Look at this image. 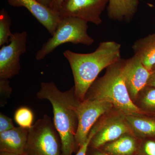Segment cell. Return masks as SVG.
Here are the masks:
<instances>
[{
    "mask_svg": "<svg viewBox=\"0 0 155 155\" xmlns=\"http://www.w3.org/2000/svg\"><path fill=\"white\" fill-rule=\"evenodd\" d=\"M121 45L114 41L101 43L96 50L89 54H79L69 50L63 53L69 62L74 78L75 96L84 100L87 91L100 72L120 60Z\"/></svg>",
    "mask_w": 155,
    "mask_h": 155,
    "instance_id": "cell-1",
    "label": "cell"
},
{
    "mask_svg": "<svg viewBox=\"0 0 155 155\" xmlns=\"http://www.w3.org/2000/svg\"><path fill=\"white\" fill-rule=\"evenodd\" d=\"M37 97L51 104L53 123L61 139L62 155H72L75 151V137L78 123L76 109L81 102L75 96L74 86L63 92L54 82H42Z\"/></svg>",
    "mask_w": 155,
    "mask_h": 155,
    "instance_id": "cell-2",
    "label": "cell"
},
{
    "mask_svg": "<svg viewBox=\"0 0 155 155\" xmlns=\"http://www.w3.org/2000/svg\"><path fill=\"white\" fill-rule=\"evenodd\" d=\"M124 62L121 59L107 67L105 75L97 78L89 88L85 99L108 102L125 116L147 115L130 97L122 73Z\"/></svg>",
    "mask_w": 155,
    "mask_h": 155,
    "instance_id": "cell-3",
    "label": "cell"
},
{
    "mask_svg": "<svg viewBox=\"0 0 155 155\" xmlns=\"http://www.w3.org/2000/svg\"><path fill=\"white\" fill-rule=\"evenodd\" d=\"M87 23L82 19L74 17L61 18L52 37L37 52L36 60H43L56 48L67 43L91 45L94 40L87 33Z\"/></svg>",
    "mask_w": 155,
    "mask_h": 155,
    "instance_id": "cell-4",
    "label": "cell"
},
{
    "mask_svg": "<svg viewBox=\"0 0 155 155\" xmlns=\"http://www.w3.org/2000/svg\"><path fill=\"white\" fill-rule=\"evenodd\" d=\"M61 139L49 116L45 115L28 130L23 155H61Z\"/></svg>",
    "mask_w": 155,
    "mask_h": 155,
    "instance_id": "cell-5",
    "label": "cell"
},
{
    "mask_svg": "<svg viewBox=\"0 0 155 155\" xmlns=\"http://www.w3.org/2000/svg\"><path fill=\"white\" fill-rule=\"evenodd\" d=\"M114 108L110 103L97 99H85L78 106V127L75 137V150L79 149L88 137L98 119Z\"/></svg>",
    "mask_w": 155,
    "mask_h": 155,
    "instance_id": "cell-6",
    "label": "cell"
},
{
    "mask_svg": "<svg viewBox=\"0 0 155 155\" xmlns=\"http://www.w3.org/2000/svg\"><path fill=\"white\" fill-rule=\"evenodd\" d=\"M27 33L13 34L10 43L0 49V78L10 79L18 75L20 69V56L26 52Z\"/></svg>",
    "mask_w": 155,
    "mask_h": 155,
    "instance_id": "cell-7",
    "label": "cell"
},
{
    "mask_svg": "<svg viewBox=\"0 0 155 155\" xmlns=\"http://www.w3.org/2000/svg\"><path fill=\"white\" fill-rule=\"evenodd\" d=\"M109 0H66L59 10L61 18L74 17L96 25L102 20L101 14Z\"/></svg>",
    "mask_w": 155,
    "mask_h": 155,
    "instance_id": "cell-8",
    "label": "cell"
},
{
    "mask_svg": "<svg viewBox=\"0 0 155 155\" xmlns=\"http://www.w3.org/2000/svg\"><path fill=\"white\" fill-rule=\"evenodd\" d=\"M125 115L118 111L101 119V125L92 139L89 146L99 149L126 134H133L126 121Z\"/></svg>",
    "mask_w": 155,
    "mask_h": 155,
    "instance_id": "cell-9",
    "label": "cell"
},
{
    "mask_svg": "<svg viewBox=\"0 0 155 155\" xmlns=\"http://www.w3.org/2000/svg\"><path fill=\"white\" fill-rule=\"evenodd\" d=\"M150 72L135 55L125 60L122 73L125 85L134 102L136 101L139 93L147 86Z\"/></svg>",
    "mask_w": 155,
    "mask_h": 155,
    "instance_id": "cell-10",
    "label": "cell"
},
{
    "mask_svg": "<svg viewBox=\"0 0 155 155\" xmlns=\"http://www.w3.org/2000/svg\"><path fill=\"white\" fill-rule=\"evenodd\" d=\"M10 6L24 7L52 36L61 19L59 13L38 0H8Z\"/></svg>",
    "mask_w": 155,
    "mask_h": 155,
    "instance_id": "cell-11",
    "label": "cell"
},
{
    "mask_svg": "<svg viewBox=\"0 0 155 155\" xmlns=\"http://www.w3.org/2000/svg\"><path fill=\"white\" fill-rule=\"evenodd\" d=\"M29 129L18 127L0 133V152L23 155Z\"/></svg>",
    "mask_w": 155,
    "mask_h": 155,
    "instance_id": "cell-12",
    "label": "cell"
},
{
    "mask_svg": "<svg viewBox=\"0 0 155 155\" xmlns=\"http://www.w3.org/2000/svg\"><path fill=\"white\" fill-rule=\"evenodd\" d=\"M140 140L133 134H126L99 149L112 155H137Z\"/></svg>",
    "mask_w": 155,
    "mask_h": 155,
    "instance_id": "cell-13",
    "label": "cell"
},
{
    "mask_svg": "<svg viewBox=\"0 0 155 155\" xmlns=\"http://www.w3.org/2000/svg\"><path fill=\"white\" fill-rule=\"evenodd\" d=\"M132 133L137 138L155 137V116L148 115L125 116Z\"/></svg>",
    "mask_w": 155,
    "mask_h": 155,
    "instance_id": "cell-14",
    "label": "cell"
},
{
    "mask_svg": "<svg viewBox=\"0 0 155 155\" xmlns=\"http://www.w3.org/2000/svg\"><path fill=\"white\" fill-rule=\"evenodd\" d=\"M132 48L144 67L151 71L155 67V33L137 41Z\"/></svg>",
    "mask_w": 155,
    "mask_h": 155,
    "instance_id": "cell-15",
    "label": "cell"
},
{
    "mask_svg": "<svg viewBox=\"0 0 155 155\" xmlns=\"http://www.w3.org/2000/svg\"><path fill=\"white\" fill-rule=\"evenodd\" d=\"M139 0H109L108 15L113 20H130L137 11Z\"/></svg>",
    "mask_w": 155,
    "mask_h": 155,
    "instance_id": "cell-16",
    "label": "cell"
},
{
    "mask_svg": "<svg viewBox=\"0 0 155 155\" xmlns=\"http://www.w3.org/2000/svg\"><path fill=\"white\" fill-rule=\"evenodd\" d=\"M137 106L147 115L155 116V87L146 86L139 94Z\"/></svg>",
    "mask_w": 155,
    "mask_h": 155,
    "instance_id": "cell-17",
    "label": "cell"
},
{
    "mask_svg": "<svg viewBox=\"0 0 155 155\" xmlns=\"http://www.w3.org/2000/svg\"><path fill=\"white\" fill-rule=\"evenodd\" d=\"M12 21L8 13L5 9L0 12V46L8 44L13 33L11 31Z\"/></svg>",
    "mask_w": 155,
    "mask_h": 155,
    "instance_id": "cell-18",
    "label": "cell"
},
{
    "mask_svg": "<svg viewBox=\"0 0 155 155\" xmlns=\"http://www.w3.org/2000/svg\"><path fill=\"white\" fill-rule=\"evenodd\" d=\"M34 114L27 107H22L15 111L14 119L19 127L29 129L33 125Z\"/></svg>",
    "mask_w": 155,
    "mask_h": 155,
    "instance_id": "cell-19",
    "label": "cell"
},
{
    "mask_svg": "<svg viewBox=\"0 0 155 155\" xmlns=\"http://www.w3.org/2000/svg\"><path fill=\"white\" fill-rule=\"evenodd\" d=\"M137 155H155V137L141 139Z\"/></svg>",
    "mask_w": 155,
    "mask_h": 155,
    "instance_id": "cell-20",
    "label": "cell"
},
{
    "mask_svg": "<svg viewBox=\"0 0 155 155\" xmlns=\"http://www.w3.org/2000/svg\"><path fill=\"white\" fill-rule=\"evenodd\" d=\"M12 89L8 79L0 78V94H1V107H4L5 101L8 98L12 93Z\"/></svg>",
    "mask_w": 155,
    "mask_h": 155,
    "instance_id": "cell-21",
    "label": "cell"
},
{
    "mask_svg": "<svg viewBox=\"0 0 155 155\" xmlns=\"http://www.w3.org/2000/svg\"><path fill=\"white\" fill-rule=\"evenodd\" d=\"M100 125H101V120H100L99 121L98 120L94 125L93 127L91 130L90 132L87 139L86 140V141L83 143V145L79 148L77 153L75 155H87V150H88V147L89 146L90 143L91 139L94 136L95 134H96V133H97V131L99 128Z\"/></svg>",
    "mask_w": 155,
    "mask_h": 155,
    "instance_id": "cell-22",
    "label": "cell"
},
{
    "mask_svg": "<svg viewBox=\"0 0 155 155\" xmlns=\"http://www.w3.org/2000/svg\"><path fill=\"white\" fill-rule=\"evenodd\" d=\"M14 125L10 117L1 113L0 114V133L13 129Z\"/></svg>",
    "mask_w": 155,
    "mask_h": 155,
    "instance_id": "cell-23",
    "label": "cell"
},
{
    "mask_svg": "<svg viewBox=\"0 0 155 155\" xmlns=\"http://www.w3.org/2000/svg\"><path fill=\"white\" fill-rule=\"evenodd\" d=\"M66 0H51L49 7L56 12H59L61 5Z\"/></svg>",
    "mask_w": 155,
    "mask_h": 155,
    "instance_id": "cell-24",
    "label": "cell"
},
{
    "mask_svg": "<svg viewBox=\"0 0 155 155\" xmlns=\"http://www.w3.org/2000/svg\"><path fill=\"white\" fill-rule=\"evenodd\" d=\"M147 86L155 87V67L151 71L150 75Z\"/></svg>",
    "mask_w": 155,
    "mask_h": 155,
    "instance_id": "cell-25",
    "label": "cell"
},
{
    "mask_svg": "<svg viewBox=\"0 0 155 155\" xmlns=\"http://www.w3.org/2000/svg\"><path fill=\"white\" fill-rule=\"evenodd\" d=\"M95 149L96 150L94 152L92 155H112L107 153L104 152L103 151L99 149Z\"/></svg>",
    "mask_w": 155,
    "mask_h": 155,
    "instance_id": "cell-26",
    "label": "cell"
},
{
    "mask_svg": "<svg viewBox=\"0 0 155 155\" xmlns=\"http://www.w3.org/2000/svg\"><path fill=\"white\" fill-rule=\"evenodd\" d=\"M38 1L48 7L49 6L50 2H51V0H38Z\"/></svg>",
    "mask_w": 155,
    "mask_h": 155,
    "instance_id": "cell-27",
    "label": "cell"
},
{
    "mask_svg": "<svg viewBox=\"0 0 155 155\" xmlns=\"http://www.w3.org/2000/svg\"><path fill=\"white\" fill-rule=\"evenodd\" d=\"M0 155H21L13 153L5 152H0Z\"/></svg>",
    "mask_w": 155,
    "mask_h": 155,
    "instance_id": "cell-28",
    "label": "cell"
}]
</instances>
